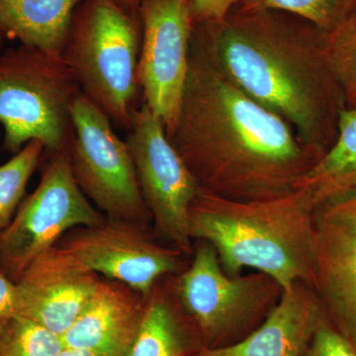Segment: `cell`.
Masks as SVG:
<instances>
[{"label": "cell", "mask_w": 356, "mask_h": 356, "mask_svg": "<svg viewBox=\"0 0 356 356\" xmlns=\"http://www.w3.org/2000/svg\"><path fill=\"white\" fill-rule=\"evenodd\" d=\"M165 134L203 191L233 200L288 195L320 159L286 121L229 81L198 25L177 120Z\"/></svg>", "instance_id": "cell-1"}, {"label": "cell", "mask_w": 356, "mask_h": 356, "mask_svg": "<svg viewBox=\"0 0 356 356\" xmlns=\"http://www.w3.org/2000/svg\"><path fill=\"white\" fill-rule=\"evenodd\" d=\"M198 26L229 81L286 121L322 159L346 108L327 57V32L295 14L266 8H233L222 22Z\"/></svg>", "instance_id": "cell-2"}, {"label": "cell", "mask_w": 356, "mask_h": 356, "mask_svg": "<svg viewBox=\"0 0 356 356\" xmlns=\"http://www.w3.org/2000/svg\"><path fill=\"white\" fill-rule=\"evenodd\" d=\"M313 211L295 191L266 200H233L201 191L189 211V235L215 248L231 276L250 268L270 276L283 289L302 281L314 286Z\"/></svg>", "instance_id": "cell-3"}, {"label": "cell", "mask_w": 356, "mask_h": 356, "mask_svg": "<svg viewBox=\"0 0 356 356\" xmlns=\"http://www.w3.org/2000/svg\"><path fill=\"white\" fill-rule=\"evenodd\" d=\"M140 40L139 8L115 0H81L62 51L81 93L123 130H131L140 108Z\"/></svg>", "instance_id": "cell-4"}, {"label": "cell", "mask_w": 356, "mask_h": 356, "mask_svg": "<svg viewBox=\"0 0 356 356\" xmlns=\"http://www.w3.org/2000/svg\"><path fill=\"white\" fill-rule=\"evenodd\" d=\"M81 89L62 55L20 44L0 53V124L3 147L16 154L31 140L44 154L69 149L72 108Z\"/></svg>", "instance_id": "cell-5"}, {"label": "cell", "mask_w": 356, "mask_h": 356, "mask_svg": "<svg viewBox=\"0 0 356 356\" xmlns=\"http://www.w3.org/2000/svg\"><path fill=\"white\" fill-rule=\"evenodd\" d=\"M186 269L172 276L175 294L203 348L238 343L277 305L283 288L262 273L231 276L222 270L215 248L195 241Z\"/></svg>", "instance_id": "cell-6"}, {"label": "cell", "mask_w": 356, "mask_h": 356, "mask_svg": "<svg viewBox=\"0 0 356 356\" xmlns=\"http://www.w3.org/2000/svg\"><path fill=\"white\" fill-rule=\"evenodd\" d=\"M48 156L38 186L0 232V269L14 283L70 229L99 224L106 217L77 185L69 149Z\"/></svg>", "instance_id": "cell-7"}, {"label": "cell", "mask_w": 356, "mask_h": 356, "mask_svg": "<svg viewBox=\"0 0 356 356\" xmlns=\"http://www.w3.org/2000/svg\"><path fill=\"white\" fill-rule=\"evenodd\" d=\"M72 121L70 165L84 195L106 217L151 224L132 154L108 117L81 93L72 105Z\"/></svg>", "instance_id": "cell-8"}, {"label": "cell", "mask_w": 356, "mask_h": 356, "mask_svg": "<svg viewBox=\"0 0 356 356\" xmlns=\"http://www.w3.org/2000/svg\"><path fill=\"white\" fill-rule=\"evenodd\" d=\"M128 134L126 143L154 234L161 242L191 257L189 211L202 189L166 137L163 122L145 103Z\"/></svg>", "instance_id": "cell-9"}, {"label": "cell", "mask_w": 356, "mask_h": 356, "mask_svg": "<svg viewBox=\"0 0 356 356\" xmlns=\"http://www.w3.org/2000/svg\"><path fill=\"white\" fill-rule=\"evenodd\" d=\"M58 245L102 277L124 283L145 297L161 278L181 273L191 259L161 242L149 225L109 217L70 229Z\"/></svg>", "instance_id": "cell-10"}, {"label": "cell", "mask_w": 356, "mask_h": 356, "mask_svg": "<svg viewBox=\"0 0 356 356\" xmlns=\"http://www.w3.org/2000/svg\"><path fill=\"white\" fill-rule=\"evenodd\" d=\"M138 79L143 103L163 122L175 120L188 72L193 20L189 0H142Z\"/></svg>", "instance_id": "cell-11"}, {"label": "cell", "mask_w": 356, "mask_h": 356, "mask_svg": "<svg viewBox=\"0 0 356 356\" xmlns=\"http://www.w3.org/2000/svg\"><path fill=\"white\" fill-rule=\"evenodd\" d=\"M314 289L331 324L356 348V189L313 211Z\"/></svg>", "instance_id": "cell-12"}, {"label": "cell", "mask_w": 356, "mask_h": 356, "mask_svg": "<svg viewBox=\"0 0 356 356\" xmlns=\"http://www.w3.org/2000/svg\"><path fill=\"white\" fill-rule=\"evenodd\" d=\"M100 280L99 274L57 243L40 254L15 283L18 316L62 337L88 305Z\"/></svg>", "instance_id": "cell-13"}, {"label": "cell", "mask_w": 356, "mask_h": 356, "mask_svg": "<svg viewBox=\"0 0 356 356\" xmlns=\"http://www.w3.org/2000/svg\"><path fill=\"white\" fill-rule=\"evenodd\" d=\"M146 303L147 297L133 288L102 276L88 305L62 337L63 344L98 356H130Z\"/></svg>", "instance_id": "cell-14"}, {"label": "cell", "mask_w": 356, "mask_h": 356, "mask_svg": "<svg viewBox=\"0 0 356 356\" xmlns=\"http://www.w3.org/2000/svg\"><path fill=\"white\" fill-rule=\"evenodd\" d=\"M324 316L314 287L298 281L247 337L224 348H202L196 356H302Z\"/></svg>", "instance_id": "cell-15"}, {"label": "cell", "mask_w": 356, "mask_h": 356, "mask_svg": "<svg viewBox=\"0 0 356 356\" xmlns=\"http://www.w3.org/2000/svg\"><path fill=\"white\" fill-rule=\"evenodd\" d=\"M202 348L197 330L178 302L172 276L161 278L147 297L130 356H196Z\"/></svg>", "instance_id": "cell-16"}, {"label": "cell", "mask_w": 356, "mask_h": 356, "mask_svg": "<svg viewBox=\"0 0 356 356\" xmlns=\"http://www.w3.org/2000/svg\"><path fill=\"white\" fill-rule=\"evenodd\" d=\"M81 0H0L4 38L62 55L72 16Z\"/></svg>", "instance_id": "cell-17"}, {"label": "cell", "mask_w": 356, "mask_h": 356, "mask_svg": "<svg viewBox=\"0 0 356 356\" xmlns=\"http://www.w3.org/2000/svg\"><path fill=\"white\" fill-rule=\"evenodd\" d=\"M356 189V109L341 115L337 139L331 149L302 177L295 191L303 193L312 207Z\"/></svg>", "instance_id": "cell-18"}, {"label": "cell", "mask_w": 356, "mask_h": 356, "mask_svg": "<svg viewBox=\"0 0 356 356\" xmlns=\"http://www.w3.org/2000/svg\"><path fill=\"white\" fill-rule=\"evenodd\" d=\"M44 153L43 144L31 140L10 161L0 166V232L7 228L15 216L28 181L38 168Z\"/></svg>", "instance_id": "cell-19"}, {"label": "cell", "mask_w": 356, "mask_h": 356, "mask_svg": "<svg viewBox=\"0 0 356 356\" xmlns=\"http://www.w3.org/2000/svg\"><path fill=\"white\" fill-rule=\"evenodd\" d=\"M234 8L277 9L330 32L356 14V0H241Z\"/></svg>", "instance_id": "cell-20"}, {"label": "cell", "mask_w": 356, "mask_h": 356, "mask_svg": "<svg viewBox=\"0 0 356 356\" xmlns=\"http://www.w3.org/2000/svg\"><path fill=\"white\" fill-rule=\"evenodd\" d=\"M62 337L21 316L0 327V356H58Z\"/></svg>", "instance_id": "cell-21"}, {"label": "cell", "mask_w": 356, "mask_h": 356, "mask_svg": "<svg viewBox=\"0 0 356 356\" xmlns=\"http://www.w3.org/2000/svg\"><path fill=\"white\" fill-rule=\"evenodd\" d=\"M327 51L346 108L356 109V14L327 32Z\"/></svg>", "instance_id": "cell-22"}, {"label": "cell", "mask_w": 356, "mask_h": 356, "mask_svg": "<svg viewBox=\"0 0 356 356\" xmlns=\"http://www.w3.org/2000/svg\"><path fill=\"white\" fill-rule=\"evenodd\" d=\"M302 356H356V348L323 317Z\"/></svg>", "instance_id": "cell-23"}, {"label": "cell", "mask_w": 356, "mask_h": 356, "mask_svg": "<svg viewBox=\"0 0 356 356\" xmlns=\"http://www.w3.org/2000/svg\"><path fill=\"white\" fill-rule=\"evenodd\" d=\"M241 0H189L193 25L218 24Z\"/></svg>", "instance_id": "cell-24"}, {"label": "cell", "mask_w": 356, "mask_h": 356, "mask_svg": "<svg viewBox=\"0 0 356 356\" xmlns=\"http://www.w3.org/2000/svg\"><path fill=\"white\" fill-rule=\"evenodd\" d=\"M15 316H18L15 283L0 269V327Z\"/></svg>", "instance_id": "cell-25"}, {"label": "cell", "mask_w": 356, "mask_h": 356, "mask_svg": "<svg viewBox=\"0 0 356 356\" xmlns=\"http://www.w3.org/2000/svg\"><path fill=\"white\" fill-rule=\"evenodd\" d=\"M58 356H98L95 353H91V351L77 350V348H65L60 350Z\"/></svg>", "instance_id": "cell-26"}, {"label": "cell", "mask_w": 356, "mask_h": 356, "mask_svg": "<svg viewBox=\"0 0 356 356\" xmlns=\"http://www.w3.org/2000/svg\"><path fill=\"white\" fill-rule=\"evenodd\" d=\"M119 3L128 7H133V8H139L140 1L142 0H115Z\"/></svg>", "instance_id": "cell-27"}, {"label": "cell", "mask_w": 356, "mask_h": 356, "mask_svg": "<svg viewBox=\"0 0 356 356\" xmlns=\"http://www.w3.org/2000/svg\"><path fill=\"white\" fill-rule=\"evenodd\" d=\"M4 41H6V38H4V37L2 36L1 33H0V53L3 51Z\"/></svg>", "instance_id": "cell-28"}]
</instances>
